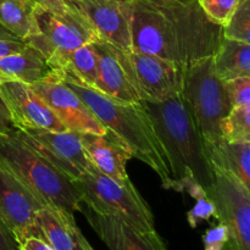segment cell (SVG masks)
<instances>
[{"mask_svg": "<svg viewBox=\"0 0 250 250\" xmlns=\"http://www.w3.org/2000/svg\"><path fill=\"white\" fill-rule=\"evenodd\" d=\"M132 50L187 70L214 56L222 27L210 21L198 0H129Z\"/></svg>", "mask_w": 250, "mask_h": 250, "instance_id": "6da1fadb", "label": "cell"}, {"mask_svg": "<svg viewBox=\"0 0 250 250\" xmlns=\"http://www.w3.org/2000/svg\"><path fill=\"white\" fill-rule=\"evenodd\" d=\"M143 104L167 159L172 176L170 186L193 178L204 189L210 187L215 181V172L208 160L202 133L182 95Z\"/></svg>", "mask_w": 250, "mask_h": 250, "instance_id": "7a4b0ae2", "label": "cell"}, {"mask_svg": "<svg viewBox=\"0 0 250 250\" xmlns=\"http://www.w3.org/2000/svg\"><path fill=\"white\" fill-rule=\"evenodd\" d=\"M63 83L83 100L105 128L131 149L133 158L148 165L159 176L163 187L168 189L172 176L167 159L143 102H117L78 83Z\"/></svg>", "mask_w": 250, "mask_h": 250, "instance_id": "3957f363", "label": "cell"}, {"mask_svg": "<svg viewBox=\"0 0 250 250\" xmlns=\"http://www.w3.org/2000/svg\"><path fill=\"white\" fill-rule=\"evenodd\" d=\"M0 164L46 207L71 216L82 209L73 181L27 144L14 127L0 133Z\"/></svg>", "mask_w": 250, "mask_h": 250, "instance_id": "277c9868", "label": "cell"}, {"mask_svg": "<svg viewBox=\"0 0 250 250\" xmlns=\"http://www.w3.org/2000/svg\"><path fill=\"white\" fill-rule=\"evenodd\" d=\"M82 204L92 211L124 220L142 231H154L155 221L150 208L134 185H121L100 172L92 164L73 181Z\"/></svg>", "mask_w": 250, "mask_h": 250, "instance_id": "5b68a950", "label": "cell"}, {"mask_svg": "<svg viewBox=\"0 0 250 250\" xmlns=\"http://www.w3.org/2000/svg\"><path fill=\"white\" fill-rule=\"evenodd\" d=\"M181 95L194 117L204 143H217L224 139L221 121L232 107L227 100L224 81L215 72L212 56L186 70Z\"/></svg>", "mask_w": 250, "mask_h": 250, "instance_id": "8992f818", "label": "cell"}, {"mask_svg": "<svg viewBox=\"0 0 250 250\" xmlns=\"http://www.w3.org/2000/svg\"><path fill=\"white\" fill-rule=\"evenodd\" d=\"M36 19L39 34L28 44L45 58L54 71L73 50L99 39L89 22L72 6L65 14H59L36 5Z\"/></svg>", "mask_w": 250, "mask_h": 250, "instance_id": "52a82bcc", "label": "cell"}, {"mask_svg": "<svg viewBox=\"0 0 250 250\" xmlns=\"http://www.w3.org/2000/svg\"><path fill=\"white\" fill-rule=\"evenodd\" d=\"M214 172V183L205 192L215 205V217L229 232L225 250H250V189L233 176Z\"/></svg>", "mask_w": 250, "mask_h": 250, "instance_id": "ba28073f", "label": "cell"}, {"mask_svg": "<svg viewBox=\"0 0 250 250\" xmlns=\"http://www.w3.org/2000/svg\"><path fill=\"white\" fill-rule=\"evenodd\" d=\"M127 56L134 85L142 102L160 103L181 94L185 68L141 51H127Z\"/></svg>", "mask_w": 250, "mask_h": 250, "instance_id": "9c48e42d", "label": "cell"}, {"mask_svg": "<svg viewBox=\"0 0 250 250\" xmlns=\"http://www.w3.org/2000/svg\"><path fill=\"white\" fill-rule=\"evenodd\" d=\"M44 205L23 183L0 164V219L17 242L27 237H41L37 216Z\"/></svg>", "mask_w": 250, "mask_h": 250, "instance_id": "30bf717a", "label": "cell"}, {"mask_svg": "<svg viewBox=\"0 0 250 250\" xmlns=\"http://www.w3.org/2000/svg\"><path fill=\"white\" fill-rule=\"evenodd\" d=\"M19 132L27 144L72 181L80 178L92 166L77 132L68 129H26Z\"/></svg>", "mask_w": 250, "mask_h": 250, "instance_id": "8fae6325", "label": "cell"}, {"mask_svg": "<svg viewBox=\"0 0 250 250\" xmlns=\"http://www.w3.org/2000/svg\"><path fill=\"white\" fill-rule=\"evenodd\" d=\"M88 22L99 39L132 50L129 0H65Z\"/></svg>", "mask_w": 250, "mask_h": 250, "instance_id": "7c38bea8", "label": "cell"}, {"mask_svg": "<svg viewBox=\"0 0 250 250\" xmlns=\"http://www.w3.org/2000/svg\"><path fill=\"white\" fill-rule=\"evenodd\" d=\"M31 85L68 131L77 133H105L107 131L92 110L62 81H43Z\"/></svg>", "mask_w": 250, "mask_h": 250, "instance_id": "4fadbf2b", "label": "cell"}, {"mask_svg": "<svg viewBox=\"0 0 250 250\" xmlns=\"http://www.w3.org/2000/svg\"><path fill=\"white\" fill-rule=\"evenodd\" d=\"M0 97L9 111L11 126L19 131L66 129L28 83L19 81L0 83Z\"/></svg>", "mask_w": 250, "mask_h": 250, "instance_id": "5bb4252c", "label": "cell"}, {"mask_svg": "<svg viewBox=\"0 0 250 250\" xmlns=\"http://www.w3.org/2000/svg\"><path fill=\"white\" fill-rule=\"evenodd\" d=\"M93 44L98 53L99 67L97 92L117 102L141 103L129 68L127 51L102 39H97Z\"/></svg>", "mask_w": 250, "mask_h": 250, "instance_id": "9a60e30c", "label": "cell"}, {"mask_svg": "<svg viewBox=\"0 0 250 250\" xmlns=\"http://www.w3.org/2000/svg\"><path fill=\"white\" fill-rule=\"evenodd\" d=\"M93 231L109 250H167L158 232L142 231L124 220L81 209Z\"/></svg>", "mask_w": 250, "mask_h": 250, "instance_id": "2e32d148", "label": "cell"}, {"mask_svg": "<svg viewBox=\"0 0 250 250\" xmlns=\"http://www.w3.org/2000/svg\"><path fill=\"white\" fill-rule=\"evenodd\" d=\"M85 155L102 173L121 185H132L127 163L132 151L121 139L107 129L105 133H80Z\"/></svg>", "mask_w": 250, "mask_h": 250, "instance_id": "e0dca14e", "label": "cell"}, {"mask_svg": "<svg viewBox=\"0 0 250 250\" xmlns=\"http://www.w3.org/2000/svg\"><path fill=\"white\" fill-rule=\"evenodd\" d=\"M51 80H58L56 72L45 58L31 45L0 58V83L19 81L34 84Z\"/></svg>", "mask_w": 250, "mask_h": 250, "instance_id": "ac0fdd59", "label": "cell"}, {"mask_svg": "<svg viewBox=\"0 0 250 250\" xmlns=\"http://www.w3.org/2000/svg\"><path fill=\"white\" fill-rule=\"evenodd\" d=\"M204 146L212 170L233 176L250 189V142L221 139L217 143H204Z\"/></svg>", "mask_w": 250, "mask_h": 250, "instance_id": "d6986e66", "label": "cell"}, {"mask_svg": "<svg viewBox=\"0 0 250 250\" xmlns=\"http://www.w3.org/2000/svg\"><path fill=\"white\" fill-rule=\"evenodd\" d=\"M37 222L42 238L54 250H76L77 236L81 232L75 216L50 207L39 210Z\"/></svg>", "mask_w": 250, "mask_h": 250, "instance_id": "ffe728a7", "label": "cell"}, {"mask_svg": "<svg viewBox=\"0 0 250 250\" xmlns=\"http://www.w3.org/2000/svg\"><path fill=\"white\" fill-rule=\"evenodd\" d=\"M55 72L58 80L78 83L97 90L99 67L98 53L93 42L68 54Z\"/></svg>", "mask_w": 250, "mask_h": 250, "instance_id": "44dd1931", "label": "cell"}, {"mask_svg": "<svg viewBox=\"0 0 250 250\" xmlns=\"http://www.w3.org/2000/svg\"><path fill=\"white\" fill-rule=\"evenodd\" d=\"M0 24L16 38L29 43L39 34L36 5L31 0H0Z\"/></svg>", "mask_w": 250, "mask_h": 250, "instance_id": "7402d4cb", "label": "cell"}, {"mask_svg": "<svg viewBox=\"0 0 250 250\" xmlns=\"http://www.w3.org/2000/svg\"><path fill=\"white\" fill-rule=\"evenodd\" d=\"M214 68L220 80L250 77V44L222 37L212 56Z\"/></svg>", "mask_w": 250, "mask_h": 250, "instance_id": "603a6c76", "label": "cell"}, {"mask_svg": "<svg viewBox=\"0 0 250 250\" xmlns=\"http://www.w3.org/2000/svg\"><path fill=\"white\" fill-rule=\"evenodd\" d=\"M222 138L229 142H250V105L234 107L221 121Z\"/></svg>", "mask_w": 250, "mask_h": 250, "instance_id": "cb8c5ba5", "label": "cell"}, {"mask_svg": "<svg viewBox=\"0 0 250 250\" xmlns=\"http://www.w3.org/2000/svg\"><path fill=\"white\" fill-rule=\"evenodd\" d=\"M222 37L250 44V0H242L227 23L222 27Z\"/></svg>", "mask_w": 250, "mask_h": 250, "instance_id": "d4e9b609", "label": "cell"}, {"mask_svg": "<svg viewBox=\"0 0 250 250\" xmlns=\"http://www.w3.org/2000/svg\"><path fill=\"white\" fill-rule=\"evenodd\" d=\"M242 0H198L208 19L224 27Z\"/></svg>", "mask_w": 250, "mask_h": 250, "instance_id": "484cf974", "label": "cell"}, {"mask_svg": "<svg viewBox=\"0 0 250 250\" xmlns=\"http://www.w3.org/2000/svg\"><path fill=\"white\" fill-rule=\"evenodd\" d=\"M225 92L232 109L250 105V77H237L225 81Z\"/></svg>", "mask_w": 250, "mask_h": 250, "instance_id": "4316f807", "label": "cell"}, {"mask_svg": "<svg viewBox=\"0 0 250 250\" xmlns=\"http://www.w3.org/2000/svg\"><path fill=\"white\" fill-rule=\"evenodd\" d=\"M215 215H216V209L214 203L208 198V195H205L197 199L194 207L188 211L187 220L189 226L195 229L200 222L209 221L211 217H215Z\"/></svg>", "mask_w": 250, "mask_h": 250, "instance_id": "83f0119b", "label": "cell"}, {"mask_svg": "<svg viewBox=\"0 0 250 250\" xmlns=\"http://www.w3.org/2000/svg\"><path fill=\"white\" fill-rule=\"evenodd\" d=\"M229 242V232L225 225L219 222L205 231L203 236L204 250H225Z\"/></svg>", "mask_w": 250, "mask_h": 250, "instance_id": "f1b7e54d", "label": "cell"}, {"mask_svg": "<svg viewBox=\"0 0 250 250\" xmlns=\"http://www.w3.org/2000/svg\"><path fill=\"white\" fill-rule=\"evenodd\" d=\"M29 44L19 38H0V58L26 49Z\"/></svg>", "mask_w": 250, "mask_h": 250, "instance_id": "f546056e", "label": "cell"}, {"mask_svg": "<svg viewBox=\"0 0 250 250\" xmlns=\"http://www.w3.org/2000/svg\"><path fill=\"white\" fill-rule=\"evenodd\" d=\"M0 250H20L19 242L1 219H0Z\"/></svg>", "mask_w": 250, "mask_h": 250, "instance_id": "4dcf8cb0", "label": "cell"}, {"mask_svg": "<svg viewBox=\"0 0 250 250\" xmlns=\"http://www.w3.org/2000/svg\"><path fill=\"white\" fill-rule=\"evenodd\" d=\"M20 250H54L41 237L31 236L19 242Z\"/></svg>", "mask_w": 250, "mask_h": 250, "instance_id": "1f68e13d", "label": "cell"}, {"mask_svg": "<svg viewBox=\"0 0 250 250\" xmlns=\"http://www.w3.org/2000/svg\"><path fill=\"white\" fill-rule=\"evenodd\" d=\"M31 1L37 6L44 7V9L59 12V14H65L71 9V6L65 0H31Z\"/></svg>", "mask_w": 250, "mask_h": 250, "instance_id": "d6a6232c", "label": "cell"}, {"mask_svg": "<svg viewBox=\"0 0 250 250\" xmlns=\"http://www.w3.org/2000/svg\"><path fill=\"white\" fill-rule=\"evenodd\" d=\"M11 122H10L9 111L6 109V105L2 102L1 97H0V133L9 131L11 128Z\"/></svg>", "mask_w": 250, "mask_h": 250, "instance_id": "836d02e7", "label": "cell"}, {"mask_svg": "<svg viewBox=\"0 0 250 250\" xmlns=\"http://www.w3.org/2000/svg\"><path fill=\"white\" fill-rule=\"evenodd\" d=\"M76 250H94L92 248V246L88 243L87 239L84 238L82 232H80L77 236V248H76Z\"/></svg>", "mask_w": 250, "mask_h": 250, "instance_id": "e575fe53", "label": "cell"}, {"mask_svg": "<svg viewBox=\"0 0 250 250\" xmlns=\"http://www.w3.org/2000/svg\"><path fill=\"white\" fill-rule=\"evenodd\" d=\"M0 38H16L12 33H10L7 29H5L4 27L0 24Z\"/></svg>", "mask_w": 250, "mask_h": 250, "instance_id": "d590c367", "label": "cell"}]
</instances>
